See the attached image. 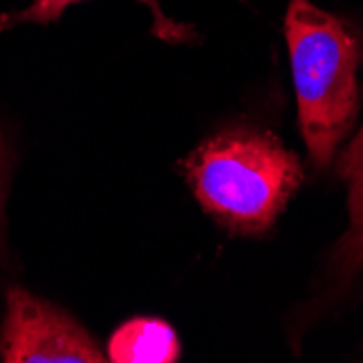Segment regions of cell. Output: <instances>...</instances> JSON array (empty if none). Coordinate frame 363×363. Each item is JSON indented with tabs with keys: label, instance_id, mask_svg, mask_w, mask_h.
Masks as SVG:
<instances>
[{
	"label": "cell",
	"instance_id": "obj_1",
	"mask_svg": "<svg viewBox=\"0 0 363 363\" xmlns=\"http://www.w3.org/2000/svg\"><path fill=\"white\" fill-rule=\"evenodd\" d=\"M185 172L196 201L233 233L261 235L303 183V166L270 130L230 126L198 146Z\"/></svg>",
	"mask_w": 363,
	"mask_h": 363
},
{
	"label": "cell",
	"instance_id": "obj_2",
	"mask_svg": "<svg viewBox=\"0 0 363 363\" xmlns=\"http://www.w3.org/2000/svg\"><path fill=\"white\" fill-rule=\"evenodd\" d=\"M285 40L303 138L315 166L326 168L359 111L357 68L363 42L346 20L309 0L289 3Z\"/></svg>",
	"mask_w": 363,
	"mask_h": 363
},
{
	"label": "cell",
	"instance_id": "obj_3",
	"mask_svg": "<svg viewBox=\"0 0 363 363\" xmlns=\"http://www.w3.org/2000/svg\"><path fill=\"white\" fill-rule=\"evenodd\" d=\"M0 361L103 363L107 359L74 318L13 287L7 291V315L0 331Z\"/></svg>",
	"mask_w": 363,
	"mask_h": 363
},
{
	"label": "cell",
	"instance_id": "obj_4",
	"mask_svg": "<svg viewBox=\"0 0 363 363\" xmlns=\"http://www.w3.org/2000/svg\"><path fill=\"white\" fill-rule=\"evenodd\" d=\"M337 174L348 185V230L331 255L333 274L350 281L363 270V128L342 152Z\"/></svg>",
	"mask_w": 363,
	"mask_h": 363
},
{
	"label": "cell",
	"instance_id": "obj_5",
	"mask_svg": "<svg viewBox=\"0 0 363 363\" xmlns=\"http://www.w3.org/2000/svg\"><path fill=\"white\" fill-rule=\"evenodd\" d=\"M179 337L168 322L135 318L111 335L107 357L116 363H172L179 359Z\"/></svg>",
	"mask_w": 363,
	"mask_h": 363
},
{
	"label": "cell",
	"instance_id": "obj_6",
	"mask_svg": "<svg viewBox=\"0 0 363 363\" xmlns=\"http://www.w3.org/2000/svg\"><path fill=\"white\" fill-rule=\"evenodd\" d=\"M77 3H83V0H33V3L28 7H24L22 11L0 16V30H7V28H13L18 24H26V22H35V24L57 22L65 9H68L70 5H77ZM142 3L148 7V11L155 18L152 30H155L157 38L168 40V42H185L194 35L191 26L179 24L163 13L159 0H142Z\"/></svg>",
	"mask_w": 363,
	"mask_h": 363
},
{
	"label": "cell",
	"instance_id": "obj_7",
	"mask_svg": "<svg viewBox=\"0 0 363 363\" xmlns=\"http://www.w3.org/2000/svg\"><path fill=\"white\" fill-rule=\"evenodd\" d=\"M5 177H7V148L0 135V216H3V201H5Z\"/></svg>",
	"mask_w": 363,
	"mask_h": 363
}]
</instances>
